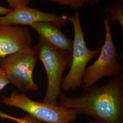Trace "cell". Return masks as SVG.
<instances>
[{"mask_svg": "<svg viewBox=\"0 0 123 123\" xmlns=\"http://www.w3.org/2000/svg\"><path fill=\"white\" fill-rule=\"evenodd\" d=\"M57 105L74 110L77 115L92 117L98 123H123V73L106 84L84 88L77 97L62 93Z\"/></svg>", "mask_w": 123, "mask_h": 123, "instance_id": "cell-1", "label": "cell"}, {"mask_svg": "<svg viewBox=\"0 0 123 123\" xmlns=\"http://www.w3.org/2000/svg\"><path fill=\"white\" fill-rule=\"evenodd\" d=\"M35 47L47 77L48 86L43 102L57 105V98L62 93L63 74L70 67L72 53L63 52L40 37Z\"/></svg>", "mask_w": 123, "mask_h": 123, "instance_id": "cell-2", "label": "cell"}, {"mask_svg": "<svg viewBox=\"0 0 123 123\" xmlns=\"http://www.w3.org/2000/svg\"><path fill=\"white\" fill-rule=\"evenodd\" d=\"M68 21L73 25L74 38L70 70L63 78L61 87V89L65 91H75L81 87L82 79L88 63L100 52L101 47L93 50L87 47L79 12H76L74 15L68 17Z\"/></svg>", "mask_w": 123, "mask_h": 123, "instance_id": "cell-3", "label": "cell"}, {"mask_svg": "<svg viewBox=\"0 0 123 123\" xmlns=\"http://www.w3.org/2000/svg\"><path fill=\"white\" fill-rule=\"evenodd\" d=\"M38 59L35 46L24 49L0 58L2 68L10 84L22 92H33L39 89L33 79V72Z\"/></svg>", "mask_w": 123, "mask_h": 123, "instance_id": "cell-4", "label": "cell"}, {"mask_svg": "<svg viewBox=\"0 0 123 123\" xmlns=\"http://www.w3.org/2000/svg\"><path fill=\"white\" fill-rule=\"evenodd\" d=\"M2 102L25 111L43 123H70L75 121L78 115L74 110L58 105L33 100L23 92L14 91L9 97L2 96Z\"/></svg>", "mask_w": 123, "mask_h": 123, "instance_id": "cell-5", "label": "cell"}, {"mask_svg": "<svg viewBox=\"0 0 123 123\" xmlns=\"http://www.w3.org/2000/svg\"><path fill=\"white\" fill-rule=\"evenodd\" d=\"M104 23L105 31V43L101 47L98 59L85 70L81 84L84 88L92 86L104 77L115 76L123 71L122 63L118 61V53L113 42L109 16L106 17Z\"/></svg>", "mask_w": 123, "mask_h": 123, "instance_id": "cell-6", "label": "cell"}, {"mask_svg": "<svg viewBox=\"0 0 123 123\" xmlns=\"http://www.w3.org/2000/svg\"><path fill=\"white\" fill-rule=\"evenodd\" d=\"M68 18L66 15L48 13L25 5L13 9L6 15L0 17V25L29 26L36 23L49 22L62 27L66 24Z\"/></svg>", "mask_w": 123, "mask_h": 123, "instance_id": "cell-7", "label": "cell"}, {"mask_svg": "<svg viewBox=\"0 0 123 123\" xmlns=\"http://www.w3.org/2000/svg\"><path fill=\"white\" fill-rule=\"evenodd\" d=\"M31 33L26 27L0 25V58L31 47Z\"/></svg>", "mask_w": 123, "mask_h": 123, "instance_id": "cell-8", "label": "cell"}, {"mask_svg": "<svg viewBox=\"0 0 123 123\" xmlns=\"http://www.w3.org/2000/svg\"><path fill=\"white\" fill-rule=\"evenodd\" d=\"M29 26L39 34L40 38L63 52L72 53L73 41L62 32L61 27L49 22L36 23Z\"/></svg>", "mask_w": 123, "mask_h": 123, "instance_id": "cell-9", "label": "cell"}, {"mask_svg": "<svg viewBox=\"0 0 123 123\" xmlns=\"http://www.w3.org/2000/svg\"><path fill=\"white\" fill-rule=\"evenodd\" d=\"M106 12L110 14V20L112 22H117L123 28V0H117L115 2L113 7H106L105 8Z\"/></svg>", "mask_w": 123, "mask_h": 123, "instance_id": "cell-10", "label": "cell"}, {"mask_svg": "<svg viewBox=\"0 0 123 123\" xmlns=\"http://www.w3.org/2000/svg\"><path fill=\"white\" fill-rule=\"evenodd\" d=\"M60 6H65L73 9H77L83 6L85 3L96 4L100 1L97 0H49Z\"/></svg>", "mask_w": 123, "mask_h": 123, "instance_id": "cell-11", "label": "cell"}, {"mask_svg": "<svg viewBox=\"0 0 123 123\" xmlns=\"http://www.w3.org/2000/svg\"><path fill=\"white\" fill-rule=\"evenodd\" d=\"M0 117L3 119H9L17 123H42L39 120L27 114L23 118H20L9 115L0 111Z\"/></svg>", "mask_w": 123, "mask_h": 123, "instance_id": "cell-12", "label": "cell"}, {"mask_svg": "<svg viewBox=\"0 0 123 123\" xmlns=\"http://www.w3.org/2000/svg\"><path fill=\"white\" fill-rule=\"evenodd\" d=\"M10 7V8L13 10L22 6H28L29 1L27 0H7Z\"/></svg>", "mask_w": 123, "mask_h": 123, "instance_id": "cell-13", "label": "cell"}, {"mask_svg": "<svg viewBox=\"0 0 123 123\" xmlns=\"http://www.w3.org/2000/svg\"><path fill=\"white\" fill-rule=\"evenodd\" d=\"M10 84L4 69L0 67V91Z\"/></svg>", "mask_w": 123, "mask_h": 123, "instance_id": "cell-14", "label": "cell"}, {"mask_svg": "<svg viewBox=\"0 0 123 123\" xmlns=\"http://www.w3.org/2000/svg\"><path fill=\"white\" fill-rule=\"evenodd\" d=\"M12 10L10 8L0 6V15L4 16L9 13Z\"/></svg>", "mask_w": 123, "mask_h": 123, "instance_id": "cell-15", "label": "cell"}, {"mask_svg": "<svg viewBox=\"0 0 123 123\" xmlns=\"http://www.w3.org/2000/svg\"><path fill=\"white\" fill-rule=\"evenodd\" d=\"M87 123H98L97 121H95V120H92V121H89V122H88Z\"/></svg>", "mask_w": 123, "mask_h": 123, "instance_id": "cell-16", "label": "cell"}]
</instances>
